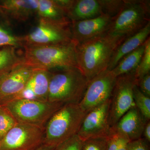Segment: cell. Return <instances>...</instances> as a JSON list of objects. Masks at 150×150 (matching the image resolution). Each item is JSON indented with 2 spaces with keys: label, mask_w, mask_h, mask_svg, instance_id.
<instances>
[{
  "label": "cell",
  "mask_w": 150,
  "mask_h": 150,
  "mask_svg": "<svg viewBox=\"0 0 150 150\" xmlns=\"http://www.w3.org/2000/svg\"><path fill=\"white\" fill-rule=\"evenodd\" d=\"M124 40L106 33L76 44L78 68L88 81L107 69L113 52Z\"/></svg>",
  "instance_id": "cell-1"
},
{
  "label": "cell",
  "mask_w": 150,
  "mask_h": 150,
  "mask_svg": "<svg viewBox=\"0 0 150 150\" xmlns=\"http://www.w3.org/2000/svg\"><path fill=\"white\" fill-rule=\"evenodd\" d=\"M51 72L48 100L55 103L79 104L89 81L76 67L59 68Z\"/></svg>",
  "instance_id": "cell-2"
},
{
  "label": "cell",
  "mask_w": 150,
  "mask_h": 150,
  "mask_svg": "<svg viewBox=\"0 0 150 150\" xmlns=\"http://www.w3.org/2000/svg\"><path fill=\"white\" fill-rule=\"evenodd\" d=\"M86 115L79 104L63 105L46 123L43 144L56 147L77 134Z\"/></svg>",
  "instance_id": "cell-3"
},
{
  "label": "cell",
  "mask_w": 150,
  "mask_h": 150,
  "mask_svg": "<svg viewBox=\"0 0 150 150\" xmlns=\"http://www.w3.org/2000/svg\"><path fill=\"white\" fill-rule=\"evenodd\" d=\"M76 43L40 46H25L24 63L39 69L50 70L67 67H78L76 59Z\"/></svg>",
  "instance_id": "cell-4"
},
{
  "label": "cell",
  "mask_w": 150,
  "mask_h": 150,
  "mask_svg": "<svg viewBox=\"0 0 150 150\" xmlns=\"http://www.w3.org/2000/svg\"><path fill=\"white\" fill-rule=\"evenodd\" d=\"M150 22L149 0H124L123 7L112 18L107 33L125 40Z\"/></svg>",
  "instance_id": "cell-5"
},
{
  "label": "cell",
  "mask_w": 150,
  "mask_h": 150,
  "mask_svg": "<svg viewBox=\"0 0 150 150\" xmlns=\"http://www.w3.org/2000/svg\"><path fill=\"white\" fill-rule=\"evenodd\" d=\"M64 105L49 101L17 98L2 105L17 123L37 126L44 130L51 116Z\"/></svg>",
  "instance_id": "cell-6"
},
{
  "label": "cell",
  "mask_w": 150,
  "mask_h": 150,
  "mask_svg": "<svg viewBox=\"0 0 150 150\" xmlns=\"http://www.w3.org/2000/svg\"><path fill=\"white\" fill-rule=\"evenodd\" d=\"M22 37L23 47L59 45L73 41L70 25L58 24L41 18L37 26Z\"/></svg>",
  "instance_id": "cell-7"
},
{
  "label": "cell",
  "mask_w": 150,
  "mask_h": 150,
  "mask_svg": "<svg viewBox=\"0 0 150 150\" xmlns=\"http://www.w3.org/2000/svg\"><path fill=\"white\" fill-rule=\"evenodd\" d=\"M136 84L134 72L119 76L110 98L109 121L111 128L133 106V89Z\"/></svg>",
  "instance_id": "cell-8"
},
{
  "label": "cell",
  "mask_w": 150,
  "mask_h": 150,
  "mask_svg": "<svg viewBox=\"0 0 150 150\" xmlns=\"http://www.w3.org/2000/svg\"><path fill=\"white\" fill-rule=\"evenodd\" d=\"M43 129L17 123L0 141V150H35L43 144Z\"/></svg>",
  "instance_id": "cell-9"
},
{
  "label": "cell",
  "mask_w": 150,
  "mask_h": 150,
  "mask_svg": "<svg viewBox=\"0 0 150 150\" xmlns=\"http://www.w3.org/2000/svg\"><path fill=\"white\" fill-rule=\"evenodd\" d=\"M111 71L105 70L89 81L79 105L86 114L110 100L116 80Z\"/></svg>",
  "instance_id": "cell-10"
},
{
  "label": "cell",
  "mask_w": 150,
  "mask_h": 150,
  "mask_svg": "<svg viewBox=\"0 0 150 150\" xmlns=\"http://www.w3.org/2000/svg\"><path fill=\"white\" fill-rule=\"evenodd\" d=\"M38 69L24 62L0 77V105L16 99Z\"/></svg>",
  "instance_id": "cell-11"
},
{
  "label": "cell",
  "mask_w": 150,
  "mask_h": 150,
  "mask_svg": "<svg viewBox=\"0 0 150 150\" xmlns=\"http://www.w3.org/2000/svg\"><path fill=\"white\" fill-rule=\"evenodd\" d=\"M110 100L86 114L77 135L83 141L97 137L108 138L112 133L109 121Z\"/></svg>",
  "instance_id": "cell-12"
},
{
  "label": "cell",
  "mask_w": 150,
  "mask_h": 150,
  "mask_svg": "<svg viewBox=\"0 0 150 150\" xmlns=\"http://www.w3.org/2000/svg\"><path fill=\"white\" fill-rule=\"evenodd\" d=\"M112 18L103 14L94 18L72 22L70 28L73 40L79 44L107 33Z\"/></svg>",
  "instance_id": "cell-13"
},
{
  "label": "cell",
  "mask_w": 150,
  "mask_h": 150,
  "mask_svg": "<svg viewBox=\"0 0 150 150\" xmlns=\"http://www.w3.org/2000/svg\"><path fill=\"white\" fill-rule=\"evenodd\" d=\"M147 121L135 105L125 113L111 129L112 132L121 134L132 142L142 138Z\"/></svg>",
  "instance_id": "cell-14"
},
{
  "label": "cell",
  "mask_w": 150,
  "mask_h": 150,
  "mask_svg": "<svg viewBox=\"0 0 150 150\" xmlns=\"http://www.w3.org/2000/svg\"><path fill=\"white\" fill-rule=\"evenodd\" d=\"M51 75L50 70L38 69L33 74L23 91L16 99L24 98L48 101Z\"/></svg>",
  "instance_id": "cell-15"
},
{
  "label": "cell",
  "mask_w": 150,
  "mask_h": 150,
  "mask_svg": "<svg viewBox=\"0 0 150 150\" xmlns=\"http://www.w3.org/2000/svg\"><path fill=\"white\" fill-rule=\"evenodd\" d=\"M38 0L0 1V10L17 21H25L37 14Z\"/></svg>",
  "instance_id": "cell-16"
},
{
  "label": "cell",
  "mask_w": 150,
  "mask_h": 150,
  "mask_svg": "<svg viewBox=\"0 0 150 150\" xmlns=\"http://www.w3.org/2000/svg\"><path fill=\"white\" fill-rule=\"evenodd\" d=\"M150 34V22L139 32L127 38L119 44L112 54L107 69H113L123 56L144 44Z\"/></svg>",
  "instance_id": "cell-17"
},
{
  "label": "cell",
  "mask_w": 150,
  "mask_h": 150,
  "mask_svg": "<svg viewBox=\"0 0 150 150\" xmlns=\"http://www.w3.org/2000/svg\"><path fill=\"white\" fill-rule=\"evenodd\" d=\"M105 14L101 0H74L67 14L71 22L94 18Z\"/></svg>",
  "instance_id": "cell-18"
},
{
  "label": "cell",
  "mask_w": 150,
  "mask_h": 150,
  "mask_svg": "<svg viewBox=\"0 0 150 150\" xmlns=\"http://www.w3.org/2000/svg\"><path fill=\"white\" fill-rule=\"evenodd\" d=\"M37 14L39 18L62 25H69L71 22L54 0H38Z\"/></svg>",
  "instance_id": "cell-19"
},
{
  "label": "cell",
  "mask_w": 150,
  "mask_h": 150,
  "mask_svg": "<svg viewBox=\"0 0 150 150\" xmlns=\"http://www.w3.org/2000/svg\"><path fill=\"white\" fill-rule=\"evenodd\" d=\"M145 43V42H144ZM144 43L134 51L123 56L113 69L112 74L116 77L135 71L144 53Z\"/></svg>",
  "instance_id": "cell-20"
},
{
  "label": "cell",
  "mask_w": 150,
  "mask_h": 150,
  "mask_svg": "<svg viewBox=\"0 0 150 150\" xmlns=\"http://www.w3.org/2000/svg\"><path fill=\"white\" fill-rule=\"evenodd\" d=\"M17 48L12 46L0 49V77L24 63V58L17 52Z\"/></svg>",
  "instance_id": "cell-21"
},
{
  "label": "cell",
  "mask_w": 150,
  "mask_h": 150,
  "mask_svg": "<svg viewBox=\"0 0 150 150\" xmlns=\"http://www.w3.org/2000/svg\"><path fill=\"white\" fill-rule=\"evenodd\" d=\"M133 97L135 106L146 121H150V97L142 93L136 84L134 86L133 89Z\"/></svg>",
  "instance_id": "cell-22"
},
{
  "label": "cell",
  "mask_w": 150,
  "mask_h": 150,
  "mask_svg": "<svg viewBox=\"0 0 150 150\" xmlns=\"http://www.w3.org/2000/svg\"><path fill=\"white\" fill-rule=\"evenodd\" d=\"M150 73V38L144 43V50L141 60L134 71L136 79L142 77Z\"/></svg>",
  "instance_id": "cell-23"
},
{
  "label": "cell",
  "mask_w": 150,
  "mask_h": 150,
  "mask_svg": "<svg viewBox=\"0 0 150 150\" xmlns=\"http://www.w3.org/2000/svg\"><path fill=\"white\" fill-rule=\"evenodd\" d=\"M17 123L10 112L4 106L0 105V141Z\"/></svg>",
  "instance_id": "cell-24"
},
{
  "label": "cell",
  "mask_w": 150,
  "mask_h": 150,
  "mask_svg": "<svg viewBox=\"0 0 150 150\" xmlns=\"http://www.w3.org/2000/svg\"><path fill=\"white\" fill-rule=\"evenodd\" d=\"M22 36H18L3 28L0 25V48L8 46L23 47Z\"/></svg>",
  "instance_id": "cell-25"
},
{
  "label": "cell",
  "mask_w": 150,
  "mask_h": 150,
  "mask_svg": "<svg viewBox=\"0 0 150 150\" xmlns=\"http://www.w3.org/2000/svg\"><path fill=\"white\" fill-rule=\"evenodd\" d=\"M108 138L97 137L83 141L81 150H107Z\"/></svg>",
  "instance_id": "cell-26"
},
{
  "label": "cell",
  "mask_w": 150,
  "mask_h": 150,
  "mask_svg": "<svg viewBox=\"0 0 150 150\" xmlns=\"http://www.w3.org/2000/svg\"><path fill=\"white\" fill-rule=\"evenodd\" d=\"M105 14L113 18L119 12L124 4V0H101Z\"/></svg>",
  "instance_id": "cell-27"
},
{
  "label": "cell",
  "mask_w": 150,
  "mask_h": 150,
  "mask_svg": "<svg viewBox=\"0 0 150 150\" xmlns=\"http://www.w3.org/2000/svg\"><path fill=\"white\" fill-rule=\"evenodd\" d=\"M83 143L76 134L56 146L54 150H81Z\"/></svg>",
  "instance_id": "cell-28"
},
{
  "label": "cell",
  "mask_w": 150,
  "mask_h": 150,
  "mask_svg": "<svg viewBox=\"0 0 150 150\" xmlns=\"http://www.w3.org/2000/svg\"><path fill=\"white\" fill-rule=\"evenodd\" d=\"M136 86L142 93L150 97V73L136 79Z\"/></svg>",
  "instance_id": "cell-29"
},
{
  "label": "cell",
  "mask_w": 150,
  "mask_h": 150,
  "mask_svg": "<svg viewBox=\"0 0 150 150\" xmlns=\"http://www.w3.org/2000/svg\"><path fill=\"white\" fill-rule=\"evenodd\" d=\"M148 142L142 138L129 143L128 150H149Z\"/></svg>",
  "instance_id": "cell-30"
},
{
  "label": "cell",
  "mask_w": 150,
  "mask_h": 150,
  "mask_svg": "<svg viewBox=\"0 0 150 150\" xmlns=\"http://www.w3.org/2000/svg\"><path fill=\"white\" fill-rule=\"evenodd\" d=\"M54 1L64 11L66 15L74 2V0H54Z\"/></svg>",
  "instance_id": "cell-31"
},
{
  "label": "cell",
  "mask_w": 150,
  "mask_h": 150,
  "mask_svg": "<svg viewBox=\"0 0 150 150\" xmlns=\"http://www.w3.org/2000/svg\"><path fill=\"white\" fill-rule=\"evenodd\" d=\"M142 138L148 143L150 142V121H147L145 124L144 131H143Z\"/></svg>",
  "instance_id": "cell-32"
},
{
  "label": "cell",
  "mask_w": 150,
  "mask_h": 150,
  "mask_svg": "<svg viewBox=\"0 0 150 150\" xmlns=\"http://www.w3.org/2000/svg\"><path fill=\"white\" fill-rule=\"evenodd\" d=\"M55 147L51 146H48L45 144L42 145L37 149L35 150H54Z\"/></svg>",
  "instance_id": "cell-33"
}]
</instances>
